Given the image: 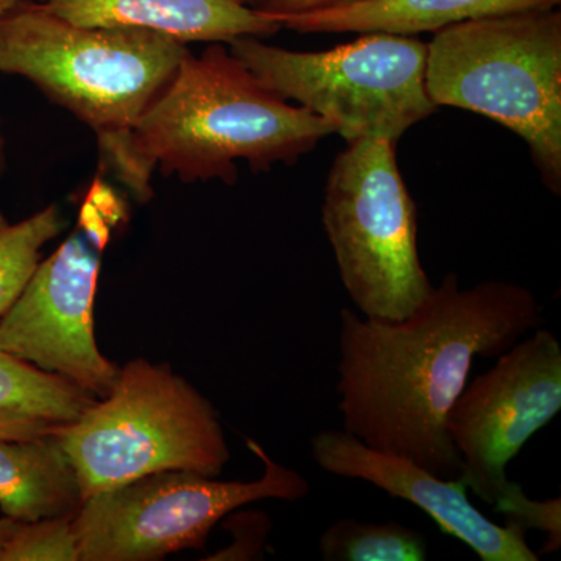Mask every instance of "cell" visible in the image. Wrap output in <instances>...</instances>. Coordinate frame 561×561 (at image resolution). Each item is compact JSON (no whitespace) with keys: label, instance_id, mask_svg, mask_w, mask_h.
Listing matches in <instances>:
<instances>
[{"label":"cell","instance_id":"obj_5","mask_svg":"<svg viewBox=\"0 0 561 561\" xmlns=\"http://www.w3.org/2000/svg\"><path fill=\"white\" fill-rule=\"evenodd\" d=\"M83 501L161 471L216 478L230 459L210 402L168 365L131 360L102 401L55 431Z\"/></svg>","mask_w":561,"mask_h":561},{"label":"cell","instance_id":"obj_19","mask_svg":"<svg viewBox=\"0 0 561 561\" xmlns=\"http://www.w3.org/2000/svg\"><path fill=\"white\" fill-rule=\"evenodd\" d=\"M494 511L505 516L508 526L523 531L540 530L548 535L541 556L556 553L561 548V501H535L527 497L519 483L508 482L497 501Z\"/></svg>","mask_w":561,"mask_h":561},{"label":"cell","instance_id":"obj_14","mask_svg":"<svg viewBox=\"0 0 561 561\" xmlns=\"http://www.w3.org/2000/svg\"><path fill=\"white\" fill-rule=\"evenodd\" d=\"M83 496L57 435L0 438V511L20 523L73 518Z\"/></svg>","mask_w":561,"mask_h":561},{"label":"cell","instance_id":"obj_1","mask_svg":"<svg viewBox=\"0 0 561 561\" xmlns=\"http://www.w3.org/2000/svg\"><path fill=\"white\" fill-rule=\"evenodd\" d=\"M534 291L486 279L461 289L448 273L411 316L360 319L341 309L337 409L343 430L378 451L457 479L460 454L446 430L474 357H497L542 324Z\"/></svg>","mask_w":561,"mask_h":561},{"label":"cell","instance_id":"obj_16","mask_svg":"<svg viewBox=\"0 0 561 561\" xmlns=\"http://www.w3.org/2000/svg\"><path fill=\"white\" fill-rule=\"evenodd\" d=\"M321 559L327 561H424L427 540L421 531L398 522L362 523L342 518L320 537Z\"/></svg>","mask_w":561,"mask_h":561},{"label":"cell","instance_id":"obj_12","mask_svg":"<svg viewBox=\"0 0 561 561\" xmlns=\"http://www.w3.org/2000/svg\"><path fill=\"white\" fill-rule=\"evenodd\" d=\"M51 13L87 27L144 28L183 44L272 36L278 21L242 0H38Z\"/></svg>","mask_w":561,"mask_h":561},{"label":"cell","instance_id":"obj_18","mask_svg":"<svg viewBox=\"0 0 561 561\" xmlns=\"http://www.w3.org/2000/svg\"><path fill=\"white\" fill-rule=\"evenodd\" d=\"M80 561L72 518L41 519L36 523H18L0 549V561Z\"/></svg>","mask_w":561,"mask_h":561},{"label":"cell","instance_id":"obj_25","mask_svg":"<svg viewBox=\"0 0 561 561\" xmlns=\"http://www.w3.org/2000/svg\"><path fill=\"white\" fill-rule=\"evenodd\" d=\"M3 169H5V154H3V139L0 136V175H2Z\"/></svg>","mask_w":561,"mask_h":561},{"label":"cell","instance_id":"obj_7","mask_svg":"<svg viewBox=\"0 0 561 561\" xmlns=\"http://www.w3.org/2000/svg\"><path fill=\"white\" fill-rule=\"evenodd\" d=\"M321 217L343 287L367 319L402 320L426 301L434 286L393 142H346L332 162Z\"/></svg>","mask_w":561,"mask_h":561},{"label":"cell","instance_id":"obj_11","mask_svg":"<svg viewBox=\"0 0 561 561\" xmlns=\"http://www.w3.org/2000/svg\"><path fill=\"white\" fill-rule=\"evenodd\" d=\"M311 448L321 470L371 483L411 502L482 561L540 560L527 545L526 531L490 522L468 501L460 479H443L411 459L378 451L345 430L319 432Z\"/></svg>","mask_w":561,"mask_h":561},{"label":"cell","instance_id":"obj_22","mask_svg":"<svg viewBox=\"0 0 561 561\" xmlns=\"http://www.w3.org/2000/svg\"><path fill=\"white\" fill-rule=\"evenodd\" d=\"M60 423L28 419V416L0 415V438H32L54 434Z\"/></svg>","mask_w":561,"mask_h":561},{"label":"cell","instance_id":"obj_21","mask_svg":"<svg viewBox=\"0 0 561 561\" xmlns=\"http://www.w3.org/2000/svg\"><path fill=\"white\" fill-rule=\"evenodd\" d=\"M87 202L92 203L95 209L102 214L103 219L110 227L119 224L122 220H127V209H125L124 202L117 197L113 187L108 186L105 181L95 179L92 183L90 192L87 195Z\"/></svg>","mask_w":561,"mask_h":561},{"label":"cell","instance_id":"obj_17","mask_svg":"<svg viewBox=\"0 0 561 561\" xmlns=\"http://www.w3.org/2000/svg\"><path fill=\"white\" fill-rule=\"evenodd\" d=\"M57 205L10 224L0 214V317L20 298L41 262V250L62 230Z\"/></svg>","mask_w":561,"mask_h":561},{"label":"cell","instance_id":"obj_23","mask_svg":"<svg viewBox=\"0 0 561 561\" xmlns=\"http://www.w3.org/2000/svg\"><path fill=\"white\" fill-rule=\"evenodd\" d=\"M80 230L87 234L88 241L99 251L105 250L110 241V225L92 203L84 201L80 209Z\"/></svg>","mask_w":561,"mask_h":561},{"label":"cell","instance_id":"obj_4","mask_svg":"<svg viewBox=\"0 0 561 561\" xmlns=\"http://www.w3.org/2000/svg\"><path fill=\"white\" fill-rule=\"evenodd\" d=\"M424 80L437 108L472 111L519 136L542 183L561 194V13L556 7L435 32Z\"/></svg>","mask_w":561,"mask_h":561},{"label":"cell","instance_id":"obj_13","mask_svg":"<svg viewBox=\"0 0 561 561\" xmlns=\"http://www.w3.org/2000/svg\"><path fill=\"white\" fill-rule=\"evenodd\" d=\"M560 0H359L273 18L280 27L300 33H370L416 36L457 22L513 11L552 9Z\"/></svg>","mask_w":561,"mask_h":561},{"label":"cell","instance_id":"obj_10","mask_svg":"<svg viewBox=\"0 0 561 561\" xmlns=\"http://www.w3.org/2000/svg\"><path fill=\"white\" fill-rule=\"evenodd\" d=\"M99 272L101 257L83 232H73L39 262L20 298L0 317V350L94 398L106 397L121 371L95 342Z\"/></svg>","mask_w":561,"mask_h":561},{"label":"cell","instance_id":"obj_20","mask_svg":"<svg viewBox=\"0 0 561 561\" xmlns=\"http://www.w3.org/2000/svg\"><path fill=\"white\" fill-rule=\"evenodd\" d=\"M242 2L250 9L267 14V16L278 18L328 9V7L345 5V3L359 2V0H242Z\"/></svg>","mask_w":561,"mask_h":561},{"label":"cell","instance_id":"obj_6","mask_svg":"<svg viewBox=\"0 0 561 561\" xmlns=\"http://www.w3.org/2000/svg\"><path fill=\"white\" fill-rule=\"evenodd\" d=\"M227 46L264 87L330 122L346 142L397 144L437 111L424 80L427 44L415 36L362 33L321 51L287 50L256 36Z\"/></svg>","mask_w":561,"mask_h":561},{"label":"cell","instance_id":"obj_9","mask_svg":"<svg viewBox=\"0 0 561 561\" xmlns=\"http://www.w3.org/2000/svg\"><path fill=\"white\" fill-rule=\"evenodd\" d=\"M560 411V342L537 328L500 354L494 367L467 383L454 402L446 430L460 454L457 479L493 505L511 482V460Z\"/></svg>","mask_w":561,"mask_h":561},{"label":"cell","instance_id":"obj_24","mask_svg":"<svg viewBox=\"0 0 561 561\" xmlns=\"http://www.w3.org/2000/svg\"><path fill=\"white\" fill-rule=\"evenodd\" d=\"M20 0H0V16H2L5 11H9L11 7L16 5Z\"/></svg>","mask_w":561,"mask_h":561},{"label":"cell","instance_id":"obj_8","mask_svg":"<svg viewBox=\"0 0 561 561\" xmlns=\"http://www.w3.org/2000/svg\"><path fill=\"white\" fill-rule=\"evenodd\" d=\"M264 463L253 482H220L194 471H161L81 502L72 518L80 561H151L181 549H201L221 518L261 500L298 501L309 483L280 467L256 442Z\"/></svg>","mask_w":561,"mask_h":561},{"label":"cell","instance_id":"obj_2","mask_svg":"<svg viewBox=\"0 0 561 561\" xmlns=\"http://www.w3.org/2000/svg\"><path fill=\"white\" fill-rule=\"evenodd\" d=\"M187 51L164 33L72 24L38 0H20L0 16V72L31 81L87 124L139 203L153 198V169L140 157L135 127Z\"/></svg>","mask_w":561,"mask_h":561},{"label":"cell","instance_id":"obj_3","mask_svg":"<svg viewBox=\"0 0 561 561\" xmlns=\"http://www.w3.org/2000/svg\"><path fill=\"white\" fill-rule=\"evenodd\" d=\"M330 135V122L268 90L224 43L187 51L135 127L144 161L184 183H236L241 160L253 172L291 165Z\"/></svg>","mask_w":561,"mask_h":561},{"label":"cell","instance_id":"obj_15","mask_svg":"<svg viewBox=\"0 0 561 561\" xmlns=\"http://www.w3.org/2000/svg\"><path fill=\"white\" fill-rule=\"evenodd\" d=\"M95 401L98 398L68 379L0 350V415L72 423Z\"/></svg>","mask_w":561,"mask_h":561}]
</instances>
